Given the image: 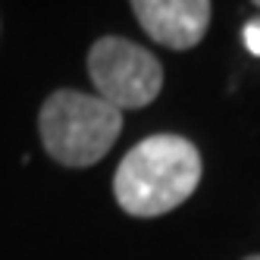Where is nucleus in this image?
<instances>
[{
	"label": "nucleus",
	"mask_w": 260,
	"mask_h": 260,
	"mask_svg": "<svg viewBox=\"0 0 260 260\" xmlns=\"http://www.w3.org/2000/svg\"><path fill=\"white\" fill-rule=\"evenodd\" d=\"M88 76L98 88V98L116 110H138L154 104L163 88V66L154 53H147L128 38L94 41L88 50Z\"/></svg>",
	"instance_id": "obj_3"
},
{
	"label": "nucleus",
	"mask_w": 260,
	"mask_h": 260,
	"mask_svg": "<svg viewBox=\"0 0 260 260\" xmlns=\"http://www.w3.org/2000/svg\"><path fill=\"white\" fill-rule=\"evenodd\" d=\"M245 44L254 57H260V22H248L245 25Z\"/></svg>",
	"instance_id": "obj_5"
},
{
	"label": "nucleus",
	"mask_w": 260,
	"mask_h": 260,
	"mask_svg": "<svg viewBox=\"0 0 260 260\" xmlns=\"http://www.w3.org/2000/svg\"><path fill=\"white\" fill-rule=\"evenodd\" d=\"M41 144L63 166H91L116 144L122 132V110L101 101L98 94L60 88L44 101L41 116Z\"/></svg>",
	"instance_id": "obj_2"
},
{
	"label": "nucleus",
	"mask_w": 260,
	"mask_h": 260,
	"mask_svg": "<svg viewBox=\"0 0 260 260\" xmlns=\"http://www.w3.org/2000/svg\"><path fill=\"white\" fill-rule=\"evenodd\" d=\"M254 4H257V7H260V0H254Z\"/></svg>",
	"instance_id": "obj_7"
},
{
	"label": "nucleus",
	"mask_w": 260,
	"mask_h": 260,
	"mask_svg": "<svg viewBox=\"0 0 260 260\" xmlns=\"http://www.w3.org/2000/svg\"><path fill=\"white\" fill-rule=\"evenodd\" d=\"M135 19L170 50H191L210 25V0H128Z\"/></svg>",
	"instance_id": "obj_4"
},
{
	"label": "nucleus",
	"mask_w": 260,
	"mask_h": 260,
	"mask_svg": "<svg viewBox=\"0 0 260 260\" xmlns=\"http://www.w3.org/2000/svg\"><path fill=\"white\" fill-rule=\"evenodd\" d=\"M245 260H260V254H251V257H245Z\"/></svg>",
	"instance_id": "obj_6"
},
{
	"label": "nucleus",
	"mask_w": 260,
	"mask_h": 260,
	"mask_svg": "<svg viewBox=\"0 0 260 260\" xmlns=\"http://www.w3.org/2000/svg\"><path fill=\"white\" fill-rule=\"evenodd\" d=\"M201 182V154L182 135H151L128 151L116 170L113 191L125 213L160 216L191 198Z\"/></svg>",
	"instance_id": "obj_1"
}]
</instances>
